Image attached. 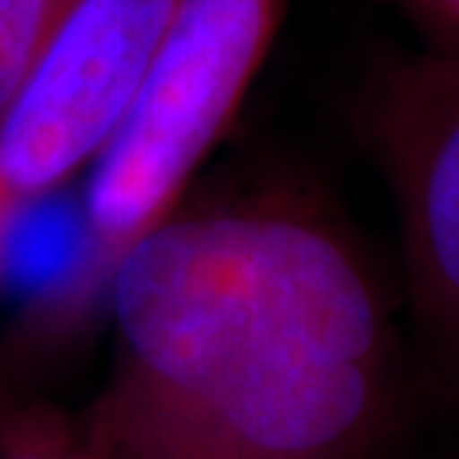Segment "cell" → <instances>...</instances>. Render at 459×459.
<instances>
[{"label":"cell","instance_id":"obj_1","mask_svg":"<svg viewBox=\"0 0 459 459\" xmlns=\"http://www.w3.org/2000/svg\"><path fill=\"white\" fill-rule=\"evenodd\" d=\"M99 459H361L391 411L379 283L307 200L173 212L108 281Z\"/></svg>","mask_w":459,"mask_h":459},{"label":"cell","instance_id":"obj_2","mask_svg":"<svg viewBox=\"0 0 459 459\" xmlns=\"http://www.w3.org/2000/svg\"><path fill=\"white\" fill-rule=\"evenodd\" d=\"M290 0H179L132 114L87 186V242L51 319L108 290L119 260L179 209L260 75Z\"/></svg>","mask_w":459,"mask_h":459},{"label":"cell","instance_id":"obj_3","mask_svg":"<svg viewBox=\"0 0 459 459\" xmlns=\"http://www.w3.org/2000/svg\"><path fill=\"white\" fill-rule=\"evenodd\" d=\"M177 4L84 0L0 111V263L18 218L111 146Z\"/></svg>","mask_w":459,"mask_h":459},{"label":"cell","instance_id":"obj_4","mask_svg":"<svg viewBox=\"0 0 459 459\" xmlns=\"http://www.w3.org/2000/svg\"><path fill=\"white\" fill-rule=\"evenodd\" d=\"M361 128L397 204L415 305L459 355V57L385 66L361 99Z\"/></svg>","mask_w":459,"mask_h":459},{"label":"cell","instance_id":"obj_5","mask_svg":"<svg viewBox=\"0 0 459 459\" xmlns=\"http://www.w3.org/2000/svg\"><path fill=\"white\" fill-rule=\"evenodd\" d=\"M0 459H99L84 418L42 400L0 403Z\"/></svg>","mask_w":459,"mask_h":459},{"label":"cell","instance_id":"obj_6","mask_svg":"<svg viewBox=\"0 0 459 459\" xmlns=\"http://www.w3.org/2000/svg\"><path fill=\"white\" fill-rule=\"evenodd\" d=\"M84 0H0V111Z\"/></svg>","mask_w":459,"mask_h":459},{"label":"cell","instance_id":"obj_7","mask_svg":"<svg viewBox=\"0 0 459 459\" xmlns=\"http://www.w3.org/2000/svg\"><path fill=\"white\" fill-rule=\"evenodd\" d=\"M397 4L427 36V51L459 57V0H397Z\"/></svg>","mask_w":459,"mask_h":459}]
</instances>
